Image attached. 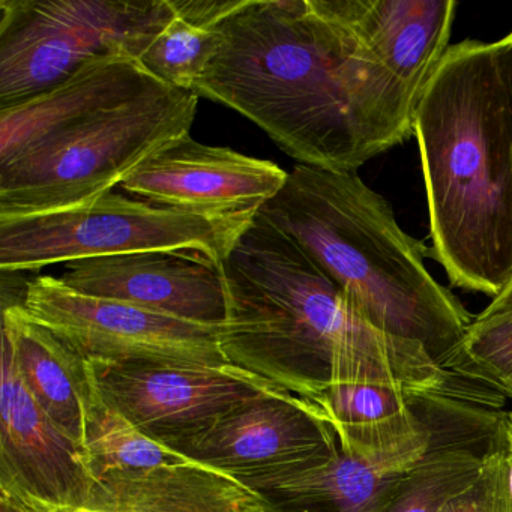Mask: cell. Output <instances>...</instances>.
Segmentation results:
<instances>
[{
	"mask_svg": "<svg viewBox=\"0 0 512 512\" xmlns=\"http://www.w3.org/2000/svg\"><path fill=\"white\" fill-rule=\"evenodd\" d=\"M85 449L95 484L112 473L197 463L143 433L104 400L100 389L89 412Z\"/></svg>",
	"mask_w": 512,
	"mask_h": 512,
	"instance_id": "cell-19",
	"label": "cell"
},
{
	"mask_svg": "<svg viewBox=\"0 0 512 512\" xmlns=\"http://www.w3.org/2000/svg\"><path fill=\"white\" fill-rule=\"evenodd\" d=\"M59 280L86 296L127 302L221 328L227 295L220 263L194 251H143L77 260Z\"/></svg>",
	"mask_w": 512,
	"mask_h": 512,
	"instance_id": "cell-13",
	"label": "cell"
},
{
	"mask_svg": "<svg viewBox=\"0 0 512 512\" xmlns=\"http://www.w3.org/2000/svg\"><path fill=\"white\" fill-rule=\"evenodd\" d=\"M229 364L314 401L335 385L398 386L415 397L451 391V371L421 344L380 331L289 233L259 211L220 262Z\"/></svg>",
	"mask_w": 512,
	"mask_h": 512,
	"instance_id": "cell-2",
	"label": "cell"
},
{
	"mask_svg": "<svg viewBox=\"0 0 512 512\" xmlns=\"http://www.w3.org/2000/svg\"><path fill=\"white\" fill-rule=\"evenodd\" d=\"M82 512H274L244 482L200 463L112 473Z\"/></svg>",
	"mask_w": 512,
	"mask_h": 512,
	"instance_id": "cell-16",
	"label": "cell"
},
{
	"mask_svg": "<svg viewBox=\"0 0 512 512\" xmlns=\"http://www.w3.org/2000/svg\"><path fill=\"white\" fill-rule=\"evenodd\" d=\"M2 349L10 353L41 410L85 449L89 412L98 391L91 361L32 319L22 304L4 308Z\"/></svg>",
	"mask_w": 512,
	"mask_h": 512,
	"instance_id": "cell-15",
	"label": "cell"
},
{
	"mask_svg": "<svg viewBox=\"0 0 512 512\" xmlns=\"http://www.w3.org/2000/svg\"><path fill=\"white\" fill-rule=\"evenodd\" d=\"M257 214H196L109 191L59 211L0 218V269L38 271L143 251H194L220 263Z\"/></svg>",
	"mask_w": 512,
	"mask_h": 512,
	"instance_id": "cell-6",
	"label": "cell"
},
{
	"mask_svg": "<svg viewBox=\"0 0 512 512\" xmlns=\"http://www.w3.org/2000/svg\"><path fill=\"white\" fill-rule=\"evenodd\" d=\"M407 470L377 469L338 445L328 461L253 488L274 512H385Z\"/></svg>",
	"mask_w": 512,
	"mask_h": 512,
	"instance_id": "cell-18",
	"label": "cell"
},
{
	"mask_svg": "<svg viewBox=\"0 0 512 512\" xmlns=\"http://www.w3.org/2000/svg\"><path fill=\"white\" fill-rule=\"evenodd\" d=\"M215 28L185 20L175 13L169 25L142 53L140 64L161 82L193 92L214 55Z\"/></svg>",
	"mask_w": 512,
	"mask_h": 512,
	"instance_id": "cell-21",
	"label": "cell"
},
{
	"mask_svg": "<svg viewBox=\"0 0 512 512\" xmlns=\"http://www.w3.org/2000/svg\"><path fill=\"white\" fill-rule=\"evenodd\" d=\"M26 313L67 341L88 361L101 364H229L220 328L187 322L127 302L82 295L56 277L25 287Z\"/></svg>",
	"mask_w": 512,
	"mask_h": 512,
	"instance_id": "cell-8",
	"label": "cell"
},
{
	"mask_svg": "<svg viewBox=\"0 0 512 512\" xmlns=\"http://www.w3.org/2000/svg\"><path fill=\"white\" fill-rule=\"evenodd\" d=\"M193 92L304 166L356 172L413 136L419 97L376 55L355 0H247L215 26Z\"/></svg>",
	"mask_w": 512,
	"mask_h": 512,
	"instance_id": "cell-1",
	"label": "cell"
},
{
	"mask_svg": "<svg viewBox=\"0 0 512 512\" xmlns=\"http://www.w3.org/2000/svg\"><path fill=\"white\" fill-rule=\"evenodd\" d=\"M175 449L253 488L328 461L338 439L316 404L281 391L235 407Z\"/></svg>",
	"mask_w": 512,
	"mask_h": 512,
	"instance_id": "cell-10",
	"label": "cell"
},
{
	"mask_svg": "<svg viewBox=\"0 0 512 512\" xmlns=\"http://www.w3.org/2000/svg\"><path fill=\"white\" fill-rule=\"evenodd\" d=\"M431 428L430 449L407 470L385 512H440L481 473L488 446L476 452L464 443L439 442Z\"/></svg>",
	"mask_w": 512,
	"mask_h": 512,
	"instance_id": "cell-20",
	"label": "cell"
},
{
	"mask_svg": "<svg viewBox=\"0 0 512 512\" xmlns=\"http://www.w3.org/2000/svg\"><path fill=\"white\" fill-rule=\"evenodd\" d=\"M440 512H512L505 452L497 425L478 478L449 500Z\"/></svg>",
	"mask_w": 512,
	"mask_h": 512,
	"instance_id": "cell-23",
	"label": "cell"
},
{
	"mask_svg": "<svg viewBox=\"0 0 512 512\" xmlns=\"http://www.w3.org/2000/svg\"><path fill=\"white\" fill-rule=\"evenodd\" d=\"M260 211L305 248L371 325L421 344L457 374L475 316L434 280L425 265L430 250L401 229L385 197L358 173L298 164Z\"/></svg>",
	"mask_w": 512,
	"mask_h": 512,
	"instance_id": "cell-5",
	"label": "cell"
},
{
	"mask_svg": "<svg viewBox=\"0 0 512 512\" xmlns=\"http://www.w3.org/2000/svg\"><path fill=\"white\" fill-rule=\"evenodd\" d=\"M359 25L389 71L421 98L448 52L455 0H355Z\"/></svg>",
	"mask_w": 512,
	"mask_h": 512,
	"instance_id": "cell-17",
	"label": "cell"
},
{
	"mask_svg": "<svg viewBox=\"0 0 512 512\" xmlns=\"http://www.w3.org/2000/svg\"><path fill=\"white\" fill-rule=\"evenodd\" d=\"M497 431H499L503 452H505L509 494H511L512 500V412L497 416Z\"/></svg>",
	"mask_w": 512,
	"mask_h": 512,
	"instance_id": "cell-24",
	"label": "cell"
},
{
	"mask_svg": "<svg viewBox=\"0 0 512 512\" xmlns=\"http://www.w3.org/2000/svg\"><path fill=\"white\" fill-rule=\"evenodd\" d=\"M277 164L230 148L181 137L125 176L121 187L139 200L203 215L259 212L286 185Z\"/></svg>",
	"mask_w": 512,
	"mask_h": 512,
	"instance_id": "cell-12",
	"label": "cell"
},
{
	"mask_svg": "<svg viewBox=\"0 0 512 512\" xmlns=\"http://www.w3.org/2000/svg\"><path fill=\"white\" fill-rule=\"evenodd\" d=\"M509 308H512V280L506 284L505 289L490 302V305L482 313H499V311L509 310Z\"/></svg>",
	"mask_w": 512,
	"mask_h": 512,
	"instance_id": "cell-25",
	"label": "cell"
},
{
	"mask_svg": "<svg viewBox=\"0 0 512 512\" xmlns=\"http://www.w3.org/2000/svg\"><path fill=\"white\" fill-rule=\"evenodd\" d=\"M413 136L430 256L452 286L496 298L512 280V64L505 38L449 47L419 98Z\"/></svg>",
	"mask_w": 512,
	"mask_h": 512,
	"instance_id": "cell-4",
	"label": "cell"
},
{
	"mask_svg": "<svg viewBox=\"0 0 512 512\" xmlns=\"http://www.w3.org/2000/svg\"><path fill=\"white\" fill-rule=\"evenodd\" d=\"M94 487L85 449L41 410L10 353L2 349V508L11 512H82Z\"/></svg>",
	"mask_w": 512,
	"mask_h": 512,
	"instance_id": "cell-11",
	"label": "cell"
},
{
	"mask_svg": "<svg viewBox=\"0 0 512 512\" xmlns=\"http://www.w3.org/2000/svg\"><path fill=\"white\" fill-rule=\"evenodd\" d=\"M455 373L482 379L512 398V308L475 316L461 341Z\"/></svg>",
	"mask_w": 512,
	"mask_h": 512,
	"instance_id": "cell-22",
	"label": "cell"
},
{
	"mask_svg": "<svg viewBox=\"0 0 512 512\" xmlns=\"http://www.w3.org/2000/svg\"><path fill=\"white\" fill-rule=\"evenodd\" d=\"M197 104L196 92L118 55L0 110V218L59 211L113 191L152 154L190 134Z\"/></svg>",
	"mask_w": 512,
	"mask_h": 512,
	"instance_id": "cell-3",
	"label": "cell"
},
{
	"mask_svg": "<svg viewBox=\"0 0 512 512\" xmlns=\"http://www.w3.org/2000/svg\"><path fill=\"white\" fill-rule=\"evenodd\" d=\"M421 398L398 386L343 383L314 404L344 451L377 469L403 472L427 454L433 439V428L418 413Z\"/></svg>",
	"mask_w": 512,
	"mask_h": 512,
	"instance_id": "cell-14",
	"label": "cell"
},
{
	"mask_svg": "<svg viewBox=\"0 0 512 512\" xmlns=\"http://www.w3.org/2000/svg\"><path fill=\"white\" fill-rule=\"evenodd\" d=\"M91 364L104 400L173 449L235 407L286 391L232 364Z\"/></svg>",
	"mask_w": 512,
	"mask_h": 512,
	"instance_id": "cell-9",
	"label": "cell"
},
{
	"mask_svg": "<svg viewBox=\"0 0 512 512\" xmlns=\"http://www.w3.org/2000/svg\"><path fill=\"white\" fill-rule=\"evenodd\" d=\"M0 11V110L100 59H139L175 16L170 0H0Z\"/></svg>",
	"mask_w": 512,
	"mask_h": 512,
	"instance_id": "cell-7",
	"label": "cell"
}]
</instances>
